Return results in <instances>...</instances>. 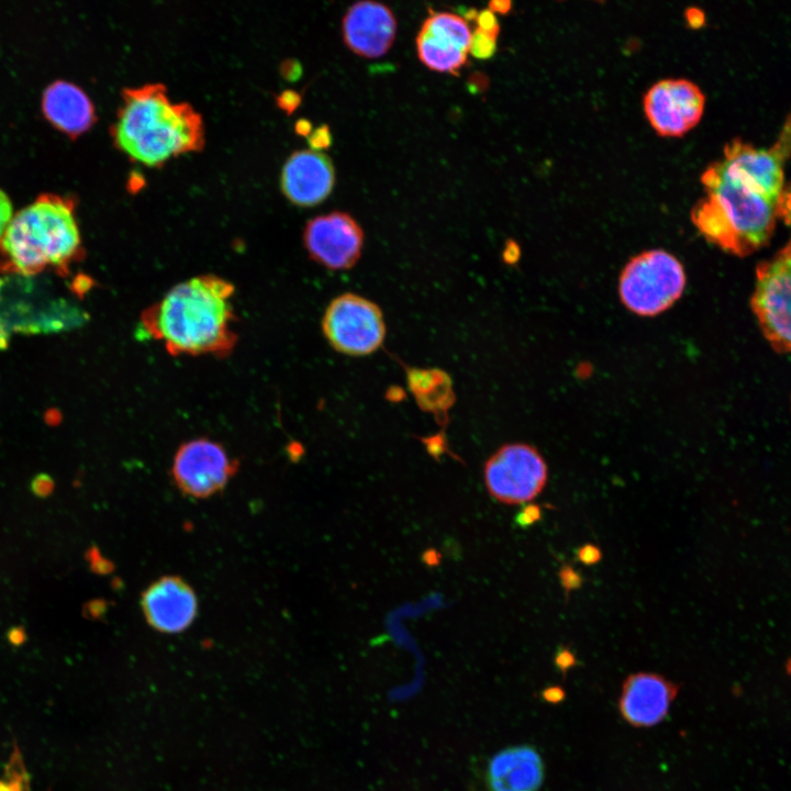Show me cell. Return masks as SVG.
Wrapping results in <instances>:
<instances>
[{"label": "cell", "mask_w": 791, "mask_h": 791, "mask_svg": "<svg viewBox=\"0 0 791 791\" xmlns=\"http://www.w3.org/2000/svg\"><path fill=\"white\" fill-rule=\"evenodd\" d=\"M234 286L215 275H200L174 286L143 311L146 334L172 355L223 356L236 344Z\"/></svg>", "instance_id": "obj_1"}, {"label": "cell", "mask_w": 791, "mask_h": 791, "mask_svg": "<svg viewBox=\"0 0 791 791\" xmlns=\"http://www.w3.org/2000/svg\"><path fill=\"white\" fill-rule=\"evenodd\" d=\"M111 135L116 148L149 167L204 143L201 115L187 102H172L161 83L123 89Z\"/></svg>", "instance_id": "obj_2"}, {"label": "cell", "mask_w": 791, "mask_h": 791, "mask_svg": "<svg viewBox=\"0 0 791 791\" xmlns=\"http://www.w3.org/2000/svg\"><path fill=\"white\" fill-rule=\"evenodd\" d=\"M82 256L75 203L44 193L18 211L0 238V271L31 276L48 267L64 275Z\"/></svg>", "instance_id": "obj_3"}, {"label": "cell", "mask_w": 791, "mask_h": 791, "mask_svg": "<svg viewBox=\"0 0 791 791\" xmlns=\"http://www.w3.org/2000/svg\"><path fill=\"white\" fill-rule=\"evenodd\" d=\"M701 180L706 197L694 205L691 219L706 239L737 256L749 255L769 241L777 202L727 176L717 161Z\"/></svg>", "instance_id": "obj_4"}, {"label": "cell", "mask_w": 791, "mask_h": 791, "mask_svg": "<svg viewBox=\"0 0 791 791\" xmlns=\"http://www.w3.org/2000/svg\"><path fill=\"white\" fill-rule=\"evenodd\" d=\"M687 276L681 261L664 249H648L623 267L617 285L625 309L638 316H656L683 294Z\"/></svg>", "instance_id": "obj_5"}, {"label": "cell", "mask_w": 791, "mask_h": 791, "mask_svg": "<svg viewBox=\"0 0 791 791\" xmlns=\"http://www.w3.org/2000/svg\"><path fill=\"white\" fill-rule=\"evenodd\" d=\"M483 480L489 494L500 503L526 504L544 490L548 466L535 446L508 443L484 463Z\"/></svg>", "instance_id": "obj_6"}, {"label": "cell", "mask_w": 791, "mask_h": 791, "mask_svg": "<svg viewBox=\"0 0 791 791\" xmlns=\"http://www.w3.org/2000/svg\"><path fill=\"white\" fill-rule=\"evenodd\" d=\"M322 331L336 352L366 356L382 345L386 323L379 305L363 296L345 292L328 303Z\"/></svg>", "instance_id": "obj_7"}, {"label": "cell", "mask_w": 791, "mask_h": 791, "mask_svg": "<svg viewBox=\"0 0 791 791\" xmlns=\"http://www.w3.org/2000/svg\"><path fill=\"white\" fill-rule=\"evenodd\" d=\"M751 308L773 348L791 353V239L758 265Z\"/></svg>", "instance_id": "obj_8"}, {"label": "cell", "mask_w": 791, "mask_h": 791, "mask_svg": "<svg viewBox=\"0 0 791 791\" xmlns=\"http://www.w3.org/2000/svg\"><path fill=\"white\" fill-rule=\"evenodd\" d=\"M238 461L209 438L183 443L174 457L171 475L186 495L204 499L221 491L235 475Z\"/></svg>", "instance_id": "obj_9"}, {"label": "cell", "mask_w": 791, "mask_h": 791, "mask_svg": "<svg viewBox=\"0 0 791 791\" xmlns=\"http://www.w3.org/2000/svg\"><path fill=\"white\" fill-rule=\"evenodd\" d=\"M303 243L309 257L319 265L346 270L361 255L364 231L350 214L334 211L307 222Z\"/></svg>", "instance_id": "obj_10"}, {"label": "cell", "mask_w": 791, "mask_h": 791, "mask_svg": "<svg viewBox=\"0 0 791 791\" xmlns=\"http://www.w3.org/2000/svg\"><path fill=\"white\" fill-rule=\"evenodd\" d=\"M644 111L653 129L661 136H682L702 118L705 98L687 79H664L644 97Z\"/></svg>", "instance_id": "obj_11"}, {"label": "cell", "mask_w": 791, "mask_h": 791, "mask_svg": "<svg viewBox=\"0 0 791 791\" xmlns=\"http://www.w3.org/2000/svg\"><path fill=\"white\" fill-rule=\"evenodd\" d=\"M141 608L153 628L175 634L191 625L197 615L198 600L186 580L178 576H164L143 591Z\"/></svg>", "instance_id": "obj_12"}, {"label": "cell", "mask_w": 791, "mask_h": 791, "mask_svg": "<svg viewBox=\"0 0 791 791\" xmlns=\"http://www.w3.org/2000/svg\"><path fill=\"white\" fill-rule=\"evenodd\" d=\"M343 40L355 54L366 58L385 55L392 46L397 20L391 9L378 1L352 4L342 22Z\"/></svg>", "instance_id": "obj_13"}, {"label": "cell", "mask_w": 791, "mask_h": 791, "mask_svg": "<svg viewBox=\"0 0 791 791\" xmlns=\"http://www.w3.org/2000/svg\"><path fill=\"white\" fill-rule=\"evenodd\" d=\"M721 169L755 192L778 202L783 190V161L769 149L756 148L740 140L724 147Z\"/></svg>", "instance_id": "obj_14"}, {"label": "cell", "mask_w": 791, "mask_h": 791, "mask_svg": "<svg viewBox=\"0 0 791 791\" xmlns=\"http://www.w3.org/2000/svg\"><path fill=\"white\" fill-rule=\"evenodd\" d=\"M335 185V169L330 156L312 149L292 153L281 171V190L299 207L324 201Z\"/></svg>", "instance_id": "obj_15"}, {"label": "cell", "mask_w": 791, "mask_h": 791, "mask_svg": "<svg viewBox=\"0 0 791 791\" xmlns=\"http://www.w3.org/2000/svg\"><path fill=\"white\" fill-rule=\"evenodd\" d=\"M678 693V686L653 672H637L623 683L619 702L623 718L635 727L661 722Z\"/></svg>", "instance_id": "obj_16"}, {"label": "cell", "mask_w": 791, "mask_h": 791, "mask_svg": "<svg viewBox=\"0 0 791 791\" xmlns=\"http://www.w3.org/2000/svg\"><path fill=\"white\" fill-rule=\"evenodd\" d=\"M42 108L52 124L71 136L86 132L96 121L89 97L81 88L66 80H56L46 87Z\"/></svg>", "instance_id": "obj_17"}, {"label": "cell", "mask_w": 791, "mask_h": 791, "mask_svg": "<svg viewBox=\"0 0 791 791\" xmlns=\"http://www.w3.org/2000/svg\"><path fill=\"white\" fill-rule=\"evenodd\" d=\"M544 780V764L528 746L508 748L495 755L489 765L491 791H537Z\"/></svg>", "instance_id": "obj_18"}, {"label": "cell", "mask_w": 791, "mask_h": 791, "mask_svg": "<svg viewBox=\"0 0 791 791\" xmlns=\"http://www.w3.org/2000/svg\"><path fill=\"white\" fill-rule=\"evenodd\" d=\"M406 381L420 409L445 422L456 400L449 375L437 368H406Z\"/></svg>", "instance_id": "obj_19"}, {"label": "cell", "mask_w": 791, "mask_h": 791, "mask_svg": "<svg viewBox=\"0 0 791 791\" xmlns=\"http://www.w3.org/2000/svg\"><path fill=\"white\" fill-rule=\"evenodd\" d=\"M420 60L431 70L458 76L468 63V52L422 30L416 36Z\"/></svg>", "instance_id": "obj_20"}, {"label": "cell", "mask_w": 791, "mask_h": 791, "mask_svg": "<svg viewBox=\"0 0 791 791\" xmlns=\"http://www.w3.org/2000/svg\"><path fill=\"white\" fill-rule=\"evenodd\" d=\"M421 30L439 37H444L463 49H469L471 37L470 29L461 16L450 12H436L430 9Z\"/></svg>", "instance_id": "obj_21"}, {"label": "cell", "mask_w": 791, "mask_h": 791, "mask_svg": "<svg viewBox=\"0 0 791 791\" xmlns=\"http://www.w3.org/2000/svg\"><path fill=\"white\" fill-rule=\"evenodd\" d=\"M497 49V37L478 29L471 33L468 53L478 59L492 57Z\"/></svg>", "instance_id": "obj_22"}, {"label": "cell", "mask_w": 791, "mask_h": 791, "mask_svg": "<svg viewBox=\"0 0 791 791\" xmlns=\"http://www.w3.org/2000/svg\"><path fill=\"white\" fill-rule=\"evenodd\" d=\"M558 579L568 600L569 593L581 588L583 579L581 573L569 564H562L558 570Z\"/></svg>", "instance_id": "obj_23"}, {"label": "cell", "mask_w": 791, "mask_h": 791, "mask_svg": "<svg viewBox=\"0 0 791 791\" xmlns=\"http://www.w3.org/2000/svg\"><path fill=\"white\" fill-rule=\"evenodd\" d=\"M770 149L782 161L791 156V113L784 122L777 142Z\"/></svg>", "instance_id": "obj_24"}, {"label": "cell", "mask_w": 791, "mask_h": 791, "mask_svg": "<svg viewBox=\"0 0 791 791\" xmlns=\"http://www.w3.org/2000/svg\"><path fill=\"white\" fill-rule=\"evenodd\" d=\"M332 141V133L327 124L320 125L308 136V143L315 152L330 148Z\"/></svg>", "instance_id": "obj_25"}, {"label": "cell", "mask_w": 791, "mask_h": 791, "mask_svg": "<svg viewBox=\"0 0 791 791\" xmlns=\"http://www.w3.org/2000/svg\"><path fill=\"white\" fill-rule=\"evenodd\" d=\"M475 21L478 30L494 37H498L500 32V25L495 18V14L491 10L487 8L479 11Z\"/></svg>", "instance_id": "obj_26"}, {"label": "cell", "mask_w": 791, "mask_h": 791, "mask_svg": "<svg viewBox=\"0 0 791 791\" xmlns=\"http://www.w3.org/2000/svg\"><path fill=\"white\" fill-rule=\"evenodd\" d=\"M542 506L535 503H526L516 514L515 521L521 527H528L542 519Z\"/></svg>", "instance_id": "obj_27"}, {"label": "cell", "mask_w": 791, "mask_h": 791, "mask_svg": "<svg viewBox=\"0 0 791 791\" xmlns=\"http://www.w3.org/2000/svg\"><path fill=\"white\" fill-rule=\"evenodd\" d=\"M576 558L584 566H593L602 559V550L595 544L586 543L577 549Z\"/></svg>", "instance_id": "obj_28"}, {"label": "cell", "mask_w": 791, "mask_h": 791, "mask_svg": "<svg viewBox=\"0 0 791 791\" xmlns=\"http://www.w3.org/2000/svg\"><path fill=\"white\" fill-rule=\"evenodd\" d=\"M31 490L36 497L46 498L54 490V481L48 475L40 474L33 478Z\"/></svg>", "instance_id": "obj_29"}, {"label": "cell", "mask_w": 791, "mask_h": 791, "mask_svg": "<svg viewBox=\"0 0 791 791\" xmlns=\"http://www.w3.org/2000/svg\"><path fill=\"white\" fill-rule=\"evenodd\" d=\"M12 211L13 208L10 198L2 189H0V238L13 218Z\"/></svg>", "instance_id": "obj_30"}, {"label": "cell", "mask_w": 791, "mask_h": 791, "mask_svg": "<svg viewBox=\"0 0 791 791\" xmlns=\"http://www.w3.org/2000/svg\"><path fill=\"white\" fill-rule=\"evenodd\" d=\"M777 215L791 226V183L782 190L778 199Z\"/></svg>", "instance_id": "obj_31"}, {"label": "cell", "mask_w": 791, "mask_h": 791, "mask_svg": "<svg viewBox=\"0 0 791 791\" xmlns=\"http://www.w3.org/2000/svg\"><path fill=\"white\" fill-rule=\"evenodd\" d=\"M301 103V94L294 90H285L277 97V104L288 114L292 113Z\"/></svg>", "instance_id": "obj_32"}, {"label": "cell", "mask_w": 791, "mask_h": 791, "mask_svg": "<svg viewBox=\"0 0 791 791\" xmlns=\"http://www.w3.org/2000/svg\"><path fill=\"white\" fill-rule=\"evenodd\" d=\"M281 75L290 81L299 79L302 75L301 64L296 59H287L281 64Z\"/></svg>", "instance_id": "obj_33"}, {"label": "cell", "mask_w": 791, "mask_h": 791, "mask_svg": "<svg viewBox=\"0 0 791 791\" xmlns=\"http://www.w3.org/2000/svg\"><path fill=\"white\" fill-rule=\"evenodd\" d=\"M687 21L690 26L697 29L704 24V13L698 8H690L687 13Z\"/></svg>", "instance_id": "obj_34"}, {"label": "cell", "mask_w": 791, "mask_h": 791, "mask_svg": "<svg viewBox=\"0 0 791 791\" xmlns=\"http://www.w3.org/2000/svg\"><path fill=\"white\" fill-rule=\"evenodd\" d=\"M556 662L559 667L565 669V668L573 665L575 657L569 651V649L562 648L559 650V653L556 656Z\"/></svg>", "instance_id": "obj_35"}, {"label": "cell", "mask_w": 791, "mask_h": 791, "mask_svg": "<svg viewBox=\"0 0 791 791\" xmlns=\"http://www.w3.org/2000/svg\"><path fill=\"white\" fill-rule=\"evenodd\" d=\"M8 639L12 645H21L25 640V632L22 627L16 626L9 631Z\"/></svg>", "instance_id": "obj_36"}, {"label": "cell", "mask_w": 791, "mask_h": 791, "mask_svg": "<svg viewBox=\"0 0 791 791\" xmlns=\"http://www.w3.org/2000/svg\"><path fill=\"white\" fill-rule=\"evenodd\" d=\"M512 3L510 1H491L489 2L488 9L493 13L506 14L511 10Z\"/></svg>", "instance_id": "obj_37"}, {"label": "cell", "mask_w": 791, "mask_h": 791, "mask_svg": "<svg viewBox=\"0 0 791 791\" xmlns=\"http://www.w3.org/2000/svg\"><path fill=\"white\" fill-rule=\"evenodd\" d=\"M294 131L298 135L309 136L312 132V123L307 119H300L296 123Z\"/></svg>", "instance_id": "obj_38"}, {"label": "cell", "mask_w": 791, "mask_h": 791, "mask_svg": "<svg viewBox=\"0 0 791 791\" xmlns=\"http://www.w3.org/2000/svg\"><path fill=\"white\" fill-rule=\"evenodd\" d=\"M789 669H790V671H791V659H790V664H789Z\"/></svg>", "instance_id": "obj_39"}]
</instances>
